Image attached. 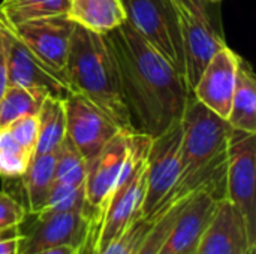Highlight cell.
Here are the masks:
<instances>
[{
    "instance_id": "cell-14",
    "label": "cell",
    "mask_w": 256,
    "mask_h": 254,
    "mask_svg": "<svg viewBox=\"0 0 256 254\" xmlns=\"http://www.w3.org/2000/svg\"><path fill=\"white\" fill-rule=\"evenodd\" d=\"M255 247L256 240L250 235L243 214L224 198L194 254H255Z\"/></svg>"
},
{
    "instance_id": "cell-8",
    "label": "cell",
    "mask_w": 256,
    "mask_h": 254,
    "mask_svg": "<svg viewBox=\"0 0 256 254\" xmlns=\"http://www.w3.org/2000/svg\"><path fill=\"white\" fill-rule=\"evenodd\" d=\"M182 136L180 120L159 136L152 138L147 154V184L141 205L144 219H156L178 181Z\"/></svg>"
},
{
    "instance_id": "cell-1",
    "label": "cell",
    "mask_w": 256,
    "mask_h": 254,
    "mask_svg": "<svg viewBox=\"0 0 256 254\" xmlns=\"http://www.w3.org/2000/svg\"><path fill=\"white\" fill-rule=\"evenodd\" d=\"M114 54L132 129L152 138L182 120L190 90L184 76L128 21L105 33Z\"/></svg>"
},
{
    "instance_id": "cell-16",
    "label": "cell",
    "mask_w": 256,
    "mask_h": 254,
    "mask_svg": "<svg viewBox=\"0 0 256 254\" xmlns=\"http://www.w3.org/2000/svg\"><path fill=\"white\" fill-rule=\"evenodd\" d=\"M220 198L208 190L190 193L159 254H194L198 243L213 219Z\"/></svg>"
},
{
    "instance_id": "cell-13",
    "label": "cell",
    "mask_w": 256,
    "mask_h": 254,
    "mask_svg": "<svg viewBox=\"0 0 256 254\" xmlns=\"http://www.w3.org/2000/svg\"><path fill=\"white\" fill-rule=\"evenodd\" d=\"M3 21L38 58L51 69L63 73L70 37L75 28V22L68 15L34 18L18 24H10L4 18Z\"/></svg>"
},
{
    "instance_id": "cell-17",
    "label": "cell",
    "mask_w": 256,
    "mask_h": 254,
    "mask_svg": "<svg viewBox=\"0 0 256 254\" xmlns=\"http://www.w3.org/2000/svg\"><path fill=\"white\" fill-rule=\"evenodd\" d=\"M68 16L75 24L100 34L126 21L122 0H70Z\"/></svg>"
},
{
    "instance_id": "cell-18",
    "label": "cell",
    "mask_w": 256,
    "mask_h": 254,
    "mask_svg": "<svg viewBox=\"0 0 256 254\" xmlns=\"http://www.w3.org/2000/svg\"><path fill=\"white\" fill-rule=\"evenodd\" d=\"M228 124L234 130L256 135V79L255 73L244 58H238L237 82L231 102Z\"/></svg>"
},
{
    "instance_id": "cell-2",
    "label": "cell",
    "mask_w": 256,
    "mask_h": 254,
    "mask_svg": "<svg viewBox=\"0 0 256 254\" xmlns=\"http://www.w3.org/2000/svg\"><path fill=\"white\" fill-rule=\"evenodd\" d=\"M182 130L180 175L164 207L196 190H208L224 199L228 144L234 129L190 91L182 115Z\"/></svg>"
},
{
    "instance_id": "cell-22",
    "label": "cell",
    "mask_w": 256,
    "mask_h": 254,
    "mask_svg": "<svg viewBox=\"0 0 256 254\" xmlns=\"http://www.w3.org/2000/svg\"><path fill=\"white\" fill-rule=\"evenodd\" d=\"M70 0H3L0 3L2 16L18 24L34 18L68 15Z\"/></svg>"
},
{
    "instance_id": "cell-15",
    "label": "cell",
    "mask_w": 256,
    "mask_h": 254,
    "mask_svg": "<svg viewBox=\"0 0 256 254\" xmlns=\"http://www.w3.org/2000/svg\"><path fill=\"white\" fill-rule=\"evenodd\" d=\"M238 58L240 55L225 45L212 57L192 88V94L204 106L225 120L236 90Z\"/></svg>"
},
{
    "instance_id": "cell-28",
    "label": "cell",
    "mask_w": 256,
    "mask_h": 254,
    "mask_svg": "<svg viewBox=\"0 0 256 254\" xmlns=\"http://www.w3.org/2000/svg\"><path fill=\"white\" fill-rule=\"evenodd\" d=\"M27 219L26 207L21 205L10 193L0 192V231L20 226Z\"/></svg>"
},
{
    "instance_id": "cell-20",
    "label": "cell",
    "mask_w": 256,
    "mask_h": 254,
    "mask_svg": "<svg viewBox=\"0 0 256 254\" xmlns=\"http://www.w3.org/2000/svg\"><path fill=\"white\" fill-rule=\"evenodd\" d=\"M66 136V108L64 100L46 96L38 112V141L36 154L56 153Z\"/></svg>"
},
{
    "instance_id": "cell-32",
    "label": "cell",
    "mask_w": 256,
    "mask_h": 254,
    "mask_svg": "<svg viewBox=\"0 0 256 254\" xmlns=\"http://www.w3.org/2000/svg\"><path fill=\"white\" fill-rule=\"evenodd\" d=\"M33 254H80V250L74 247H57V249L44 250V252H38Z\"/></svg>"
},
{
    "instance_id": "cell-9",
    "label": "cell",
    "mask_w": 256,
    "mask_h": 254,
    "mask_svg": "<svg viewBox=\"0 0 256 254\" xmlns=\"http://www.w3.org/2000/svg\"><path fill=\"white\" fill-rule=\"evenodd\" d=\"M256 135L232 130L228 144L225 198L243 214L256 240Z\"/></svg>"
},
{
    "instance_id": "cell-5",
    "label": "cell",
    "mask_w": 256,
    "mask_h": 254,
    "mask_svg": "<svg viewBox=\"0 0 256 254\" xmlns=\"http://www.w3.org/2000/svg\"><path fill=\"white\" fill-rule=\"evenodd\" d=\"M183 42L184 81L192 91L212 57L226 43L213 24L207 0H171Z\"/></svg>"
},
{
    "instance_id": "cell-33",
    "label": "cell",
    "mask_w": 256,
    "mask_h": 254,
    "mask_svg": "<svg viewBox=\"0 0 256 254\" xmlns=\"http://www.w3.org/2000/svg\"><path fill=\"white\" fill-rule=\"evenodd\" d=\"M207 1H220V0H207Z\"/></svg>"
},
{
    "instance_id": "cell-24",
    "label": "cell",
    "mask_w": 256,
    "mask_h": 254,
    "mask_svg": "<svg viewBox=\"0 0 256 254\" xmlns=\"http://www.w3.org/2000/svg\"><path fill=\"white\" fill-rule=\"evenodd\" d=\"M188 196H184V198H182V199H178V201H176V202H172V204H170L166 207H164L159 211L158 217L153 219L154 222H153L150 231L147 232V235L141 241V244H140V247H138L135 254L160 253V250H162V247H164V244H165V241H166V238H168V235H170V232H171V229H172V226H174V223L177 220V216H178V213H180V210H182V207L184 204V199Z\"/></svg>"
},
{
    "instance_id": "cell-21",
    "label": "cell",
    "mask_w": 256,
    "mask_h": 254,
    "mask_svg": "<svg viewBox=\"0 0 256 254\" xmlns=\"http://www.w3.org/2000/svg\"><path fill=\"white\" fill-rule=\"evenodd\" d=\"M46 96L50 94L42 88L8 85L0 96V129L21 117L38 115Z\"/></svg>"
},
{
    "instance_id": "cell-3",
    "label": "cell",
    "mask_w": 256,
    "mask_h": 254,
    "mask_svg": "<svg viewBox=\"0 0 256 254\" xmlns=\"http://www.w3.org/2000/svg\"><path fill=\"white\" fill-rule=\"evenodd\" d=\"M63 73L72 93L92 102L122 130L135 132L124 103L117 63L105 34L75 24Z\"/></svg>"
},
{
    "instance_id": "cell-11",
    "label": "cell",
    "mask_w": 256,
    "mask_h": 254,
    "mask_svg": "<svg viewBox=\"0 0 256 254\" xmlns=\"http://www.w3.org/2000/svg\"><path fill=\"white\" fill-rule=\"evenodd\" d=\"M0 24L6 34L8 49V85H22L45 90L50 96L66 99L72 88L64 73L46 66L34 52L9 28L0 16Z\"/></svg>"
},
{
    "instance_id": "cell-23",
    "label": "cell",
    "mask_w": 256,
    "mask_h": 254,
    "mask_svg": "<svg viewBox=\"0 0 256 254\" xmlns=\"http://www.w3.org/2000/svg\"><path fill=\"white\" fill-rule=\"evenodd\" d=\"M33 153L26 150L6 127L0 129V177L3 180L21 178L30 162Z\"/></svg>"
},
{
    "instance_id": "cell-30",
    "label": "cell",
    "mask_w": 256,
    "mask_h": 254,
    "mask_svg": "<svg viewBox=\"0 0 256 254\" xmlns=\"http://www.w3.org/2000/svg\"><path fill=\"white\" fill-rule=\"evenodd\" d=\"M20 226L0 231V254H20Z\"/></svg>"
},
{
    "instance_id": "cell-10",
    "label": "cell",
    "mask_w": 256,
    "mask_h": 254,
    "mask_svg": "<svg viewBox=\"0 0 256 254\" xmlns=\"http://www.w3.org/2000/svg\"><path fill=\"white\" fill-rule=\"evenodd\" d=\"M134 133L135 132L120 130L93 159L87 162L84 187L87 214L93 220V231L100 211L124 171L132 148Z\"/></svg>"
},
{
    "instance_id": "cell-26",
    "label": "cell",
    "mask_w": 256,
    "mask_h": 254,
    "mask_svg": "<svg viewBox=\"0 0 256 254\" xmlns=\"http://www.w3.org/2000/svg\"><path fill=\"white\" fill-rule=\"evenodd\" d=\"M75 211L87 213V201H86L84 184L70 186V184L54 183L44 208L38 214L75 213Z\"/></svg>"
},
{
    "instance_id": "cell-19",
    "label": "cell",
    "mask_w": 256,
    "mask_h": 254,
    "mask_svg": "<svg viewBox=\"0 0 256 254\" xmlns=\"http://www.w3.org/2000/svg\"><path fill=\"white\" fill-rule=\"evenodd\" d=\"M21 180L26 192L27 216H34L40 213L52 189L56 180V153L33 156Z\"/></svg>"
},
{
    "instance_id": "cell-25",
    "label": "cell",
    "mask_w": 256,
    "mask_h": 254,
    "mask_svg": "<svg viewBox=\"0 0 256 254\" xmlns=\"http://www.w3.org/2000/svg\"><path fill=\"white\" fill-rule=\"evenodd\" d=\"M87 175V160L64 136L62 145L56 151V180L54 183L80 186L84 184Z\"/></svg>"
},
{
    "instance_id": "cell-27",
    "label": "cell",
    "mask_w": 256,
    "mask_h": 254,
    "mask_svg": "<svg viewBox=\"0 0 256 254\" xmlns=\"http://www.w3.org/2000/svg\"><path fill=\"white\" fill-rule=\"evenodd\" d=\"M153 222L154 220H148L141 216L136 217L105 249L93 252L92 254H135L141 241L150 231Z\"/></svg>"
},
{
    "instance_id": "cell-7",
    "label": "cell",
    "mask_w": 256,
    "mask_h": 254,
    "mask_svg": "<svg viewBox=\"0 0 256 254\" xmlns=\"http://www.w3.org/2000/svg\"><path fill=\"white\" fill-rule=\"evenodd\" d=\"M28 226L20 225V254H33L57 247H74L92 253L93 220L87 213L36 214Z\"/></svg>"
},
{
    "instance_id": "cell-12",
    "label": "cell",
    "mask_w": 256,
    "mask_h": 254,
    "mask_svg": "<svg viewBox=\"0 0 256 254\" xmlns=\"http://www.w3.org/2000/svg\"><path fill=\"white\" fill-rule=\"evenodd\" d=\"M66 138L88 162L122 129L86 97L72 93L64 99Z\"/></svg>"
},
{
    "instance_id": "cell-31",
    "label": "cell",
    "mask_w": 256,
    "mask_h": 254,
    "mask_svg": "<svg viewBox=\"0 0 256 254\" xmlns=\"http://www.w3.org/2000/svg\"><path fill=\"white\" fill-rule=\"evenodd\" d=\"M8 87V49H6V34L0 24V96Z\"/></svg>"
},
{
    "instance_id": "cell-6",
    "label": "cell",
    "mask_w": 256,
    "mask_h": 254,
    "mask_svg": "<svg viewBox=\"0 0 256 254\" xmlns=\"http://www.w3.org/2000/svg\"><path fill=\"white\" fill-rule=\"evenodd\" d=\"M129 25L184 76V54L171 0H122Z\"/></svg>"
},
{
    "instance_id": "cell-4",
    "label": "cell",
    "mask_w": 256,
    "mask_h": 254,
    "mask_svg": "<svg viewBox=\"0 0 256 254\" xmlns=\"http://www.w3.org/2000/svg\"><path fill=\"white\" fill-rule=\"evenodd\" d=\"M150 144L152 136L138 132L132 135V148L124 171L98 217L93 231L92 253L105 249L132 220L141 216Z\"/></svg>"
},
{
    "instance_id": "cell-29",
    "label": "cell",
    "mask_w": 256,
    "mask_h": 254,
    "mask_svg": "<svg viewBox=\"0 0 256 254\" xmlns=\"http://www.w3.org/2000/svg\"><path fill=\"white\" fill-rule=\"evenodd\" d=\"M10 135L34 156V147L38 141V115H26L12 121L6 127Z\"/></svg>"
}]
</instances>
